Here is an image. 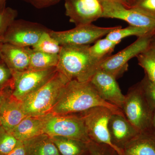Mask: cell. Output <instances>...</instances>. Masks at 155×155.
I'll use <instances>...</instances> for the list:
<instances>
[{"label": "cell", "mask_w": 155, "mask_h": 155, "mask_svg": "<svg viewBox=\"0 0 155 155\" xmlns=\"http://www.w3.org/2000/svg\"><path fill=\"white\" fill-rule=\"evenodd\" d=\"M97 107L109 108L114 114L124 116L120 108L103 99L90 81H69L61 89L51 112L58 115L80 114Z\"/></svg>", "instance_id": "6da1fadb"}, {"label": "cell", "mask_w": 155, "mask_h": 155, "mask_svg": "<svg viewBox=\"0 0 155 155\" xmlns=\"http://www.w3.org/2000/svg\"><path fill=\"white\" fill-rule=\"evenodd\" d=\"M90 45L62 46L57 68L69 81H89L103 60L92 55Z\"/></svg>", "instance_id": "7a4b0ae2"}, {"label": "cell", "mask_w": 155, "mask_h": 155, "mask_svg": "<svg viewBox=\"0 0 155 155\" xmlns=\"http://www.w3.org/2000/svg\"><path fill=\"white\" fill-rule=\"evenodd\" d=\"M69 81L58 71L44 85L22 100V108L26 116H41L51 113L61 89Z\"/></svg>", "instance_id": "3957f363"}, {"label": "cell", "mask_w": 155, "mask_h": 155, "mask_svg": "<svg viewBox=\"0 0 155 155\" xmlns=\"http://www.w3.org/2000/svg\"><path fill=\"white\" fill-rule=\"evenodd\" d=\"M154 110L147 101L140 83L129 89L125 95L122 111L140 133L148 132L152 127Z\"/></svg>", "instance_id": "277c9868"}, {"label": "cell", "mask_w": 155, "mask_h": 155, "mask_svg": "<svg viewBox=\"0 0 155 155\" xmlns=\"http://www.w3.org/2000/svg\"><path fill=\"white\" fill-rule=\"evenodd\" d=\"M115 114L110 109L97 107L80 113L87 135L91 140L97 144L105 145L118 155H124L123 150L112 143L108 125L111 116Z\"/></svg>", "instance_id": "5b68a950"}, {"label": "cell", "mask_w": 155, "mask_h": 155, "mask_svg": "<svg viewBox=\"0 0 155 155\" xmlns=\"http://www.w3.org/2000/svg\"><path fill=\"white\" fill-rule=\"evenodd\" d=\"M44 134L50 137H62L88 143L91 141L87 133L81 116L75 114L58 115L49 113L45 123Z\"/></svg>", "instance_id": "8992f818"}, {"label": "cell", "mask_w": 155, "mask_h": 155, "mask_svg": "<svg viewBox=\"0 0 155 155\" xmlns=\"http://www.w3.org/2000/svg\"><path fill=\"white\" fill-rule=\"evenodd\" d=\"M153 34L138 37L133 43L124 49L106 58L100 64V69L110 74L116 79L120 78L128 69L129 61L150 47Z\"/></svg>", "instance_id": "52a82bcc"}, {"label": "cell", "mask_w": 155, "mask_h": 155, "mask_svg": "<svg viewBox=\"0 0 155 155\" xmlns=\"http://www.w3.org/2000/svg\"><path fill=\"white\" fill-rule=\"evenodd\" d=\"M120 26L101 27L92 24L75 26L69 30L49 31L50 34L61 46L90 45Z\"/></svg>", "instance_id": "ba28073f"}, {"label": "cell", "mask_w": 155, "mask_h": 155, "mask_svg": "<svg viewBox=\"0 0 155 155\" xmlns=\"http://www.w3.org/2000/svg\"><path fill=\"white\" fill-rule=\"evenodd\" d=\"M58 71L57 67H54L45 70L28 69L22 72L12 73V95L22 101L26 97L44 85Z\"/></svg>", "instance_id": "9c48e42d"}, {"label": "cell", "mask_w": 155, "mask_h": 155, "mask_svg": "<svg viewBox=\"0 0 155 155\" xmlns=\"http://www.w3.org/2000/svg\"><path fill=\"white\" fill-rule=\"evenodd\" d=\"M104 18L125 21L130 25L149 29L155 32V17L143 11L127 7L116 1H101Z\"/></svg>", "instance_id": "30bf717a"}, {"label": "cell", "mask_w": 155, "mask_h": 155, "mask_svg": "<svg viewBox=\"0 0 155 155\" xmlns=\"http://www.w3.org/2000/svg\"><path fill=\"white\" fill-rule=\"evenodd\" d=\"M49 30L40 23L15 19L1 39L3 43L31 48L36 44L42 35Z\"/></svg>", "instance_id": "8fae6325"}, {"label": "cell", "mask_w": 155, "mask_h": 155, "mask_svg": "<svg viewBox=\"0 0 155 155\" xmlns=\"http://www.w3.org/2000/svg\"><path fill=\"white\" fill-rule=\"evenodd\" d=\"M65 14L75 26L92 24L102 17L100 0H64Z\"/></svg>", "instance_id": "7c38bea8"}, {"label": "cell", "mask_w": 155, "mask_h": 155, "mask_svg": "<svg viewBox=\"0 0 155 155\" xmlns=\"http://www.w3.org/2000/svg\"><path fill=\"white\" fill-rule=\"evenodd\" d=\"M90 81L103 100L122 110L125 95L115 77L99 68Z\"/></svg>", "instance_id": "4fadbf2b"}, {"label": "cell", "mask_w": 155, "mask_h": 155, "mask_svg": "<svg viewBox=\"0 0 155 155\" xmlns=\"http://www.w3.org/2000/svg\"><path fill=\"white\" fill-rule=\"evenodd\" d=\"M22 101L13 96L3 94L0 103V125L11 133L14 128L26 117Z\"/></svg>", "instance_id": "5bb4252c"}, {"label": "cell", "mask_w": 155, "mask_h": 155, "mask_svg": "<svg viewBox=\"0 0 155 155\" xmlns=\"http://www.w3.org/2000/svg\"><path fill=\"white\" fill-rule=\"evenodd\" d=\"M30 47H22L9 43H3L1 48L2 61L11 72H22L29 69Z\"/></svg>", "instance_id": "9a60e30c"}, {"label": "cell", "mask_w": 155, "mask_h": 155, "mask_svg": "<svg viewBox=\"0 0 155 155\" xmlns=\"http://www.w3.org/2000/svg\"><path fill=\"white\" fill-rule=\"evenodd\" d=\"M108 128L112 143L122 150L128 142L140 133L125 116L120 114L112 115Z\"/></svg>", "instance_id": "2e32d148"}, {"label": "cell", "mask_w": 155, "mask_h": 155, "mask_svg": "<svg viewBox=\"0 0 155 155\" xmlns=\"http://www.w3.org/2000/svg\"><path fill=\"white\" fill-rule=\"evenodd\" d=\"M48 114L41 116H26L11 133L20 141H26L43 134Z\"/></svg>", "instance_id": "e0dca14e"}, {"label": "cell", "mask_w": 155, "mask_h": 155, "mask_svg": "<svg viewBox=\"0 0 155 155\" xmlns=\"http://www.w3.org/2000/svg\"><path fill=\"white\" fill-rule=\"evenodd\" d=\"M123 150L124 155H155V136L148 132L138 134Z\"/></svg>", "instance_id": "ac0fdd59"}, {"label": "cell", "mask_w": 155, "mask_h": 155, "mask_svg": "<svg viewBox=\"0 0 155 155\" xmlns=\"http://www.w3.org/2000/svg\"><path fill=\"white\" fill-rule=\"evenodd\" d=\"M24 142L26 155H61L51 137L45 134Z\"/></svg>", "instance_id": "d6986e66"}, {"label": "cell", "mask_w": 155, "mask_h": 155, "mask_svg": "<svg viewBox=\"0 0 155 155\" xmlns=\"http://www.w3.org/2000/svg\"><path fill=\"white\" fill-rule=\"evenodd\" d=\"M61 155H82L87 149V143L74 139L51 137Z\"/></svg>", "instance_id": "ffe728a7"}, {"label": "cell", "mask_w": 155, "mask_h": 155, "mask_svg": "<svg viewBox=\"0 0 155 155\" xmlns=\"http://www.w3.org/2000/svg\"><path fill=\"white\" fill-rule=\"evenodd\" d=\"M59 62V55L42 52L31 48L30 64L31 70H45L57 67Z\"/></svg>", "instance_id": "44dd1931"}, {"label": "cell", "mask_w": 155, "mask_h": 155, "mask_svg": "<svg viewBox=\"0 0 155 155\" xmlns=\"http://www.w3.org/2000/svg\"><path fill=\"white\" fill-rule=\"evenodd\" d=\"M147 28L129 25L125 28L120 26L119 28L111 31L106 35V38L110 40L120 43L123 38L131 36L140 37L155 33Z\"/></svg>", "instance_id": "7402d4cb"}, {"label": "cell", "mask_w": 155, "mask_h": 155, "mask_svg": "<svg viewBox=\"0 0 155 155\" xmlns=\"http://www.w3.org/2000/svg\"><path fill=\"white\" fill-rule=\"evenodd\" d=\"M136 58L139 65L144 69L146 76L155 85V47L150 45Z\"/></svg>", "instance_id": "603a6c76"}, {"label": "cell", "mask_w": 155, "mask_h": 155, "mask_svg": "<svg viewBox=\"0 0 155 155\" xmlns=\"http://www.w3.org/2000/svg\"><path fill=\"white\" fill-rule=\"evenodd\" d=\"M119 43L110 40L105 38L95 42L93 45L90 46L89 50L92 55L97 59L104 60L110 56L114 49Z\"/></svg>", "instance_id": "cb8c5ba5"}, {"label": "cell", "mask_w": 155, "mask_h": 155, "mask_svg": "<svg viewBox=\"0 0 155 155\" xmlns=\"http://www.w3.org/2000/svg\"><path fill=\"white\" fill-rule=\"evenodd\" d=\"M49 30L42 35L38 41L31 48L33 50L42 52L59 55L62 46L51 36Z\"/></svg>", "instance_id": "d4e9b609"}, {"label": "cell", "mask_w": 155, "mask_h": 155, "mask_svg": "<svg viewBox=\"0 0 155 155\" xmlns=\"http://www.w3.org/2000/svg\"><path fill=\"white\" fill-rule=\"evenodd\" d=\"M19 140L0 125V155H7L18 143Z\"/></svg>", "instance_id": "484cf974"}, {"label": "cell", "mask_w": 155, "mask_h": 155, "mask_svg": "<svg viewBox=\"0 0 155 155\" xmlns=\"http://www.w3.org/2000/svg\"><path fill=\"white\" fill-rule=\"evenodd\" d=\"M18 15L17 10L11 8H6L0 13V38L5 33L9 26L13 23Z\"/></svg>", "instance_id": "4316f807"}, {"label": "cell", "mask_w": 155, "mask_h": 155, "mask_svg": "<svg viewBox=\"0 0 155 155\" xmlns=\"http://www.w3.org/2000/svg\"><path fill=\"white\" fill-rule=\"evenodd\" d=\"M148 102L155 110V85L146 76L140 83Z\"/></svg>", "instance_id": "83f0119b"}, {"label": "cell", "mask_w": 155, "mask_h": 155, "mask_svg": "<svg viewBox=\"0 0 155 155\" xmlns=\"http://www.w3.org/2000/svg\"><path fill=\"white\" fill-rule=\"evenodd\" d=\"M128 7L138 9L155 17V0H137Z\"/></svg>", "instance_id": "f1b7e54d"}, {"label": "cell", "mask_w": 155, "mask_h": 155, "mask_svg": "<svg viewBox=\"0 0 155 155\" xmlns=\"http://www.w3.org/2000/svg\"><path fill=\"white\" fill-rule=\"evenodd\" d=\"M12 74L10 69L2 61L0 62V89L11 84Z\"/></svg>", "instance_id": "f546056e"}, {"label": "cell", "mask_w": 155, "mask_h": 155, "mask_svg": "<svg viewBox=\"0 0 155 155\" xmlns=\"http://www.w3.org/2000/svg\"><path fill=\"white\" fill-rule=\"evenodd\" d=\"M30 4L37 9L48 8L58 3L62 0H22Z\"/></svg>", "instance_id": "4dcf8cb0"}, {"label": "cell", "mask_w": 155, "mask_h": 155, "mask_svg": "<svg viewBox=\"0 0 155 155\" xmlns=\"http://www.w3.org/2000/svg\"><path fill=\"white\" fill-rule=\"evenodd\" d=\"M87 146L90 155H106L104 151L98 145L97 143L91 141L87 143Z\"/></svg>", "instance_id": "1f68e13d"}, {"label": "cell", "mask_w": 155, "mask_h": 155, "mask_svg": "<svg viewBox=\"0 0 155 155\" xmlns=\"http://www.w3.org/2000/svg\"><path fill=\"white\" fill-rule=\"evenodd\" d=\"M7 155H26L24 142L19 141L16 147Z\"/></svg>", "instance_id": "d6a6232c"}, {"label": "cell", "mask_w": 155, "mask_h": 155, "mask_svg": "<svg viewBox=\"0 0 155 155\" xmlns=\"http://www.w3.org/2000/svg\"><path fill=\"white\" fill-rule=\"evenodd\" d=\"M7 0H0V13L2 12L6 8Z\"/></svg>", "instance_id": "836d02e7"}, {"label": "cell", "mask_w": 155, "mask_h": 155, "mask_svg": "<svg viewBox=\"0 0 155 155\" xmlns=\"http://www.w3.org/2000/svg\"><path fill=\"white\" fill-rule=\"evenodd\" d=\"M100 1H116V2H121L122 3V4H124V5H125L127 7H128V5H127V1L126 0H100Z\"/></svg>", "instance_id": "e575fe53"}, {"label": "cell", "mask_w": 155, "mask_h": 155, "mask_svg": "<svg viewBox=\"0 0 155 155\" xmlns=\"http://www.w3.org/2000/svg\"><path fill=\"white\" fill-rule=\"evenodd\" d=\"M151 45L155 47V33L152 36L151 42Z\"/></svg>", "instance_id": "d590c367"}, {"label": "cell", "mask_w": 155, "mask_h": 155, "mask_svg": "<svg viewBox=\"0 0 155 155\" xmlns=\"http://www.w3.org/2000/svg\"><path fill=\"white\" fill-rule=\"evenodd\" d=\"M152 126L153 127L155 130V110L154 112L153 115L152 121Z\"/></svg>", "instance_id": "8d00e7d4"}, {"label": "cell", "mask_w": 155, "mask_h": 155, "mask_svg": "<svg viewBox=\"0 0 155 155\" xmlns=\"http://www.w3.org/2000/svg\"><path fill=\"white\" fill-rule=\"evenodd\" d=\"M136 1L137 0H126L128 7H130V5H131Z\"/></svg>", "instance_id": "74e56055"}, {"label": "cell", "mask_w": 155, "mask_h": 155, "mask_svg": "<svg viewBox=\"0 0 155 155\" xmlns=\"http://www.w3.org/2000/svg\"><path fill=\"white\" fill-rule=\"evenodd\" d=\"M3 44V42L1 40V38H0V62L2 61V58H1V48H2V45Z\"/></svg>", "instance_id": "f35d334b"}, {"label": "cell", "mask_w": 155, "mask_h": 155, "mask_svg": "<svg viewBox=\"0 0 155 155\" xmlns=\"http://www.w3.org/2000/svg\"><path fill=\"white\" fill-rule=\"evenodd\" d=\"M3 98V94H0V103L2 101V99Z\"/></svg>", "instance_id": "ab89813d"}]
</instances>
